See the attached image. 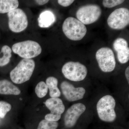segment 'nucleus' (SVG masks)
Segmentation results:
<instances>
[{"label": "nucleus", "mask_w": 129, "mask_h": 129, "mask_svg": "<svg viewBox=\"0 0 129 129\" xmlns=\"http://www.w3.org/2000/svg\"><path fill=\"white\" fill-rule=\"evenodd\" d=\"M35 67V63L34 60L24 58L10 72L11 80L16 84L25 83L30 80Z\"/></svg>", "instance_id": "obj_1"}, {"label": "nucleus", "mask_w": 129, "mask_h": 129, "mask_svg": "<svg viewBox=\"0 0 129 129\" xmlns=\"http://www.w3.org/2000/svg\"><path fill=\"white\" fill-rule=\"evenodd\" d=\"M63 32L67 38L73 41L82 40L87 33L85 25L77 19L69 17L63 23Z\"/></svg>", "instance_id": "obj_2"}, {"label": "nucleus", "mask_w": 129, "mask_h": 129, "mask_svg": "<svg viewBox=\"0 0 129 129\" xmlns=\"http://www.w3.org/2000/svg\"><path fill=\"white\" fill-rule=\"evenodd\" d=\"M116 102L110 95L102 97L96 105L98 114L100 119L107 122H112L116 119L117 115L114 110Z\"/></svg>", "instance_id": "obj_3"}, {"label": "nucleus", "mask_w": 129, "mask_h": 129, "mask_svg": "<svg viewBox=\"0 0 129 129\" xmlns=\"http://www.w3.org/2000/svg\"><path fill=\"white\" fill-rule=\"evenodd\" d=\"M12 50L24 59H31L41 53L42 48L39 43L31 40L17 42L12 47Z\"/></svg>", "instance_id": "obj_4"}, {"label": "nucleus", "mask_w": 129, "mask_h": 129, "mask_svg": "<svg viewBox=\"0 0 129 129\" xmlns=\"http://www.w3.org/2000/svg\"><path fill=\"white\" fill-rule=\"evenodd\" d=\"M62 72L64 77L69 80L80 81L85 78L88 70L84 65L80 63L70 61L63 65Z\"/></svg>", "instance_id": "obj_5"}, {"label": "nucleus", "mask_w": 129, "mask_h": 129, "mask_svg": "<svg viewBox=\"0 0 129 129\" xmlns=\"http://www.w3.org/2000/svg\"><path fill=\"white\" fill-rule=\"evenodd\" d=\"M101 8L96 5H88L79 8L76 13L78 20L84 24H89L97 21L101 15Z\"/></svg>", "instance_id": "obj_6"}, {"label": "nucleus", "mask_w": 129, "mask_h": 129, "mask_svg": "<svg viewBox=\"0 0 129 129\" xmlns=\"http://www.w3.org/2000/svg\"><path fill=\"white\" fill-rule=\"evenodd\" d=\"M8 26L12 32L19 33L27 27V17L22 9L17 8L9 12L8 13Z\"/></svg>", "instance_id": "obj_7"}, {"label": "nucleus", "mask_w": 129, "mask_h": 129, "mask_svg": "<svg viewBox=\"0 0 129 129\" xmlns=\"http://www.w3.org/2000/svg\"><path fill=\"white\" fill-rule=\"evenodd\" d=\"M96 58L100 69L103 72H112L116 66L113 52L109 47H102L96 53Z\"/></svg>", "instance_id": "obj_8"}, {"label": "nucleus", "mask_w": 129, "mask_h": 129, "mask_svg": "<svg viewBox=\"0 0 129 129\" xmlns=\"http://www.w3.org/2000/svg\"><path fill=\"white\" fill-rule=\"evenodd\" d=\"M107 23L111 28L122 29L128 25L129 11L125 8L115 9L107 19Z\"/></svg>", "instance_id": "obj_9"}, {"label": "nucleus", "mask_w": 129, "mask_h": 129, "mask_svg": "<svg viewBox=\"0 0 129 129\" xmlns=\"http://www.w3.org/2000/svg\"><path fill=\"white\" fill-rule=\"evenodd\" d=\"M61 88L63 94L69 102H74L83 99L85 90L83 87L75 88L71 83L67 81L61 83Z\"/></svg>", "instance_id": "obj_10"}, {"label": "nucleus", "mask_w": 129, "mask_h": 129, "mask_svg": "<svg viewBox=\"0 0 129 129\" xmlns=\"http://www.w3.org/2000/svg\"><path fill=\"white\" fill-rule=\"evenodd\" d=\"M85 105L81 103L72 105L67 110L64 117V124L68 128L73 127L81 115L86 110Z\"/></svg>", "instance_id": "obj_11"}, {"label": "nucleus", "mask_w": 129, "mask_h": 129, "mask_svg": "<svg viewBox=\"0 0 129 129\" xmlns=\"http://www.w3.org/2000/svg\"><path fill=\"white\" fill-rule=\"evenodd\" d=\"M113 47L117 53L119 62L122 64L126 63L129 60V48L127 41L122 38L115 40Z\"/></svg>", "instance_id": "obj_12"}, {"label": "nucleus", "mask_w": 129, "mask_h": 129, "mask_svg": "<svg viewBox=\"0 0 129 129\" xmlns=\"http://www.w3.org/2000/svg\"><path fill=\"white\" fill-rule=\"evenodd\" d=\"M45 104L51 113L61 115L64 112L65 107L61 99L58 98H51L46 100Z\"/></svg>", "instance_id": "obj_13"}, {"label": "nucleus", "mask_w": 129, "mask_h": 129, "mask_svg": "<svg viewBox=\"0 0 129 129\" xmlns=\"http://www.w3.org/2000/svg\"><path fill=\"white\" fill-rule=\"evenodd\" d=\"M56 21V16L54 13L50 10H45L40 13L38 18V25L41 28H48L53 24Z\"/></svg>", "instance_id": "obj_14"}, {"label": "nucleus", "mask_w": 129, "mask_h": 129, "mask_svg": "<svg viewBox=\"0 0 129 129\" xmlns=\"http://www.w3.org/2000/svg\"><path fill=\"white\" fill-rule=\"evenodd\" d=\"M21 91L18 88L7 80H0V94H20Z\"/></svg>", "instance_id": "obj_15"}, {"label": "nucleus", "mask_w": 129, "mask_h": 129, "mask_svg": "<svg viewBox=\"0 0 129 129\" xmlns=\"http://www.w3.org/2000/svg\"><path fill=\"white\" fill-rule=\"evenodd\" d=\"M58 81L53 76L48 77L46 80V84L49 90V94L51 98H58L61 95V91L57 87Z\"/></svg>", "instance_id": "obj_16"}, {"label": "nucleus", "mask_w": 129, "mask_h": 129, "mask_svg": "<svg viewBox=\"0 0 129 129\" xmlns=\"http://www.w3.org/2000/svg\"><path fill=\"white\" fill-rule=\"evenodd\" d=\"M18 6L17 0H0V13H8L17 8Z\"/></svg>", "instance_id": "obj_17"}, {"label": "nucleus", "mask_w": 129, "mask_h": 129, "mask_svg": "<svg viewBox=\"0 0 129 129\" xmlns=\"http://www.w3.org/2000/svg\"><path fill=\"white\" fill-rule=\"evenodd\" d=\"M12 50L9 46H4L0 52V67L7 65L10 61Z\"/></svg>", "instance_id": "obj_18"}, {"label": "nucleus", "mask_w": 129, "mask_h": 129, "mask_svg": "<svg viewBox=\"0 0 129 129\" xmlns=\"http://www.w3.org/2000/svg\"><path fill=\"white\" fill-rule=\"evenodd\" d=\"M48 89L46 84L43 81L38 83L35 88V92L37 96L42 98L46 95L48 92Z\"/></svg>", "instance_id": "obj_19"}, {"label": "nucleus", "mask_w": 129, "mask_h": 129, "mask_svg": "<svg viewBox=\"0 0 129 129\" xmlns=\"http://www.w3.org/2000/svg\"><path fill=\"white\" fill-rule=\"evenodd\" d=\"M58 126L57 122L48 121L45 119L40 122L37 129H56Z\"/></svg>", "instance_id": "obj_20"}, {"label": "nucleus", "mask_w": 129, "mask_h": 129, "mask_svg": "<svg viewBox=\"0 0 129 129\" xmlns=\"http://www.w3.org/2000/svg\"><path fill=\"white\" fill-rule=\"evenodd\" d=\"M11 105L7 102L0 101V118H5L7 114L11 111Z\"/></svg>", "instance_id": "obj_21"}, {"label": "nucleus", "mask_w": 129, "mask_h": 129, "mask_svg": "<svg viewBox=\"0 0 129 129\" xmlns=\"http://www.w3.org/2000/svg\"><path fill=\"white\" fill-rule=\"evenodd\" d=\"M124 2L123 0H104L103 1V5L104 7L112 8L122 4Z\"/></svg>", "instance_id": "obj_22"}, {"label": "nucleus", "mask_w": 129, "mask_h": 129, "mask_svg": "<svg viewBox=\"0 0 129 129\" xmlns=\"http://www.w3.org/2000/svg\"><path fill=\"white\" fill-rule=\"evenodd\" d=\"M61 115L60 114H54L50 113L47 114L45 116V119L50 121L57 122L60 120L61 118Z\"/></svg>", "instance_id": "obj_23"}, {"label": "nucleus", "mask_w": 129, "mask_h": 129, "mask_svg": "<svg viewBox=\"0 0 129 129\" xmlns=\"http://www.w3.org/2000/svg\"><path fill=\"white\" fill-rule=\"evenodd\" d=\"M74 2L73 0H58V3L59 5L64 7H68L70 6Z\"/></svg>", "instance_id": "obj_24"}, {"label": "nucleus", "mask_w": 129, "mask_h": 129, "mask_svg": "<svg viewBox=\"0 0 129 129\" xmlns=\"http://www.w3.org/2000/svg\"><path fill=\"white\" fill-rule=\"evenodd\" d=\"M36 2L38 5L40 6H42L45 4H46L49 2V1H46V0H36L35 1Z\"/></svg>", "instance_id": "obj_25"}, {"label": "nucleus", "mask_w": 129, "mask_h": 129, "mask_svg": "<svg viewBox=\"0 0 129 129\" xmlns=\"http://www.w3.org/2000/svg\"><path fill=\"white\" fill-rule=\"evenodd\" d=\"M125 75L128 81V84H129V67H128L126 68L125 71Z\"/></svg>", "instance_id": "obj_26"}]
</instances>
